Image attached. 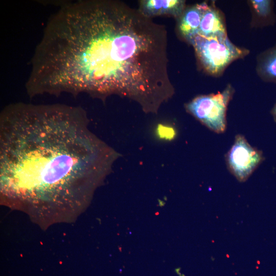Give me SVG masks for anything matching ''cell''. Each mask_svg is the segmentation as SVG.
I'll use <instances>...</instances> for the list:
<instances>
[{
	"instance_id": "cell-7",
	"label": "cell",
	"mask_w": 276,
	"mask_h": 276,
	"mask_svg": "<svg viewBox=\"0 0 276 276\" xmlns=\"http://www.w3.org/2000/svg\"><path fill=\"white\" fill-rule=\"evenodd\" d=\"M202 16L201 4L186 9L178 23L181 36L189 41L198 32Z\"/></svg>"
},
{
	"instance_id": "cell-5",
	"label": "cell",
	"mask_w": 276,
	"mask_h": 276,
	"mask_svg": "<svg viewBox=\"0 0 276 276\" xmlns=\"http://www.w3.org/2000/svg\"><path fill=\"white\" fill-rule=\"evenodd\" d=\"M202 16L197 34L202 36H223L227 35L225 22L220 11L215 6L206 3H201Z\"/></svg>"
},
{
	"instance_id": "cell-2",
	"label": "cell",
	"mask_w": 276,
	"mask_h": 276,
	"mask_svg": "<svg viewBox=\"0 0 276 276\" xmlns=\"http://www.w3.org/2000/svg\"><path fill=\"white\" fill-rule=\"evenodd\" d=\"M188 42L194 47L202 68L214 76H220L231 63L249 53L235 45L227 35L205 37L196 34Z\"/></svg>"
},
{
	"instance_id": "cell-10",
	"label": "cell",
	"mask_w": 276,
	"mask_h": 276,
	"mask_svg": "<svg viewBox=\"0 0 276 276\" xmlns=\"http://www.w3.org/2000/svg\"><path fill=\"white\" fill-rule=\"evenodd\" d=\"M159 137L167 140L173 139L176 134L175 129L170 126L159 125L157 128Z\"/></svg>"
},
{
	"instance_id": "cell-1",
	"label": "cell",
	"mask_w": 276,
	"mask_h": 276,
	"mask_svg": "<svg viewBox=\"0 0 276 276\" xmlns=\"http://www.w3.org/2000/svg\"><path fill=\"white\" fill-rule=\"evenodd\" d=\"M87 125L80 107L7 106L0 118L3 195L30 204H80L87 185L113 159L112 150Z\"/></svg>"
},
{
	"instance_id": "cell-9",
	"label": "cell",
	"mask_w": 276,
	"mask_h": 276,
	"mask_svg": "<svg viewBox=\"0 0 276 276\" xmlns=\"http://www.w3.org/2000/svg\"><path fill=\"white\" fill-rule=\"evenodd\" d=\"M250 2L254 11L261 25L268 26L274 24L275 17L271 1L254 0Z\"/></svg>"
},
{
	"instance_id": "cell-8",
	"label": "cell",
	"mask_w": 276,
	"mask_h": 276,
	"mask_svg": "<svg viewBox=\"0 0 276 276\" xmlns=\"http://www.w3.org/2000/svg\"><path fill=\"white\" fill-rule=\"evenodd\" d=\"M256 69L262 80L276 83V43L258 56Z\"/></svg>"
},
{
	"instance_id": "cell-3",
	"label": "cell",
	"mask_w": 276,
	"mask_h": 276,
	"mask_svg": "<svg viewBox=\"0 0 276 276\" xmlns=\"http://www.w3.org/2000/svg\"><path fill=\"white\" fill-rule=\"evenodd\" d=\"M227 85L222 91L195 97L186 105L187 110L209 129L223 133L226 128V110L234 94Z\"/></svg>"
},
{
	"instance_id": "cell-6",
	"label": "cell",
	"mask_w": 276,
	"mask_h": 276,
	"mask_svg": "<svg viewBox=\"0 0 276 276\" xmlns=\"http://www.w3.org/2000/svg\"><path fill=\"white\" fill-rule=\"evenodd\" d=\"M185 10V1L182 0H143L140 9L145 15L151 17L160 15L180 17Z\"/></svg>"
},
{
	"instance_id": "cell-11",
	"label": "cell",
	"mask_w": 276,
	"mask_h": 276,
	"mask_svg": "<svg viewBox=\"0 0 276 276\" xmlns=\"http://www.w3.org/2000/svg\"><path fill=\"white\" fill-rule=\"evenodd\" d=\"M271 114L273 118V119L275 122H276V103L274 105L273 108L271 110Z\"/></svg>"
},
{
	"instance_id": "cell-4",
	"label": "cell",
	"mask_w": 276,
	"mask_h": 276,
	"mask_svg": "<svg viewBox=\"0 0 276 276\" xmlns=\"http://www.w3.org/2000/svg\"><path fill=\"white\" fill-rule=\"evenodd\" d=\"M264 159L262 152L250 145L241 134L236 136L225 155L229 171L240 182L245 181Z\"/></svg>"
}]
</instances>
